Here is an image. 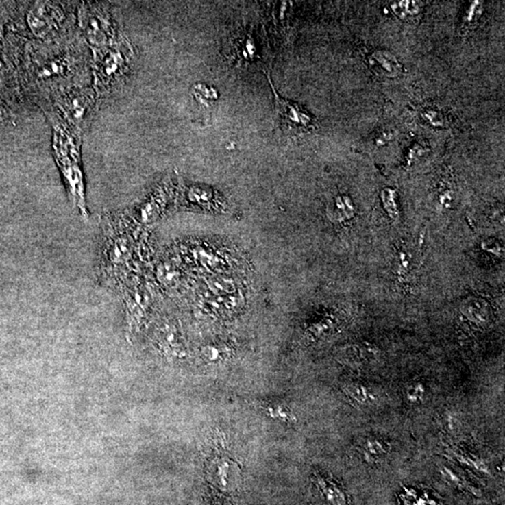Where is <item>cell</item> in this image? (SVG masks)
I'll return each instance as SVG.
<instances>
[{
	"label": "cell",
	"instance_id": "obj_1",
	"mask_svg": "<svg viewBox=\"0 0 505 505\" xmlns=\"http://www.w3.org/2000/svg\"><path fill=\"white\" fill-rule=\"evenodd\" d=\"M56 132L55 150L56 158L69 193L73 199V204L79 208L82 215L87 217L86 196H84V184L83 173L80 166V152L75 147L69 136L58 130Z\"/></svg>",
	"mask_w": 505,
	"mask_h": 505
},
{
	"label": "cell",
	"instance_id": "obj_2",
	"mask_svg": "<svg viewBox=\"0 0 505 505\" xmlns=\"http://www.w3.org/2000/svg\"><path fill=\"white\" fill-rule=\"evenodd\" d=\"M130 56L124 42L97 49L94 68L97 90L108 92L117 86L127 73Z\"/></svg>",
	"mask_w": 505,
	"mask_h": 505
},
{
	"label": "cell",
	"instance_id": "obj_3",
	"mask_svg": "<svg viewBox=\"0 0 505 505\" xmlns=\"http://www.w3.org/2000/svg\"><path fill=\"white\" fill-rule=\"evenodd\" d=\"M207 466V481L214 494L222 498L230 499L239 491L241 484L240 464L230 457L229 451L225 450L224 442Z\"/></svg>",
	"mask_w": 505,
	"mask_h": 505
},
{
	"label": "cell",
	"instance_id": "obj_4",
	"mask_svg": "<svg viewBox=\"0 0 505 505\" xmlns=\"http://www.w3.org/2000/svg\"><path fill=\"white\" fill-rule=\"evenodd\" d=\"M80 25L84 35L97 49L116 43V27L107 8L101 3H86L80 10Z\"/></svg>",
	"mask_w": 505,
	"mask_h": 505
},
{
	"label": "cell",
	"instance_id": "obj_5",
	"mask_svg": "<svg viewBox=\"0 0 505 505\" xmlns=\"http://www.w3.org/2000/svg\"><path fill=\"white\" fill-rule=\"evenodd\" d=\"M58 106L71 124L84 127L93 111V94L88 90L66 93L59 99Z\"/></svg>",
	"mask_w": 505,
	"mask_h": 505
},
{
	"label": "cell",
	"instance_id": "obj_6",
	"mask_svg": "<svg viewBox=\"0 0 505 505\" xmlns=\"http://www.w3.org/2000/svg\"><path fill=\"white\" fill-rule=\"evenodd\" d=\"M269 82L273 88L274 99H275V120L282 130L288 132H301L306 130L312 125V119L306 112L301 110L298 105L292 103L278 96L273 84L270 78Z\"/></svg>",
	"mask_w": 505,
	"mask_h": 505
},
{
	"label": "cell",
	"instance_id": "obj_7",
	"mask_svg": "<svg viewBox=\"0 0 505 505\" xmlns=\"http://www.w3.org/2000/svg\"><path fill=\"white\" fill-rule=\"evenodd\" d=\"M62 14L56 5L49 2H38L27 15L30 29L38 37H45L55 29L61 21Z\"/></svg>",
	"mask_w": 505,
	"mask_h": 505
},
{
	"label": "cell",
	"instance_id": "obj_8",
	"mask_svg": "<svg viewBox=\"0 0 505 505\" xmlns=\"http://www.w3.org/2000/svg\"><path fill=\"white\" fill-rule=\"evenodd\" d=\"M370 66L374 73L386 78H396L401 75L402 66L396 56L386 51H375L369 56Z\"/></svg>",
	"mask_w": 505,
	"mask_h": 505
},
{
	"label": "cell",
	"instance_id": "obj_9",
	"mask_svg": "<svg viewBox=\"0 0 505 505\" xmlns=\"http://www.w3.org/2000/svg\"><path fill=\"white\" fill-rule=\"evenodd\" d=\"M314 482L323 498L330 505H348L345 492L330 479L315 473Z\"/></svg>",
	"mask_w": 505,
	"mask_h": 505
},
{
	"label": "cell",
	"instance_id": "obj_10",
	"mask_svg": "<svg viewBox=\"0 0 505 505\" xmlns=\"http://www.w3.org/2000/svg\"><path fill=\"white\" fill-rule=\"evenodd\" d=\"M260 408L271 419L284 423L286 425H294L297 423L296 415L286 404L278 402H267L260 404Z\"/></svg>",
	"mask_w": 505,
	"mask_h": 505
},
{
	"label": "cell",
	"instance_id": "obj_11",
	"mask_svg": "<svg viewBox=\"0 0 505 505\" xmlns=\"http://www.w3.org/2000/svg\"><path fill=\"white\" fill-rule=\"evenodd\" d=\"M391 451L389 443L378 438H369L363 443V453L368 463H373L388 455Z\"/></svg>",
	"mask_w": 505,
	"mask_h": 505
},
{
	"label": "cell",
	"instance_id": "obj_12",
	"mask_svg": "<svg viewBox=\"0 0 505 505\" xmlns=\"http://www.w3.org/2000/svg\"><path fill=\"white\" fill-rule=\"evenodd\" d=\"M441 476L443 480L447 482V484L451 486H455L460 491L469 492V493L476 497V498H481L482 491L480 489L476 488L473 484L469 483L467 480L460 478V476L454 473L451 469L447 467H442L440 470Z\"/></svg>",
	"mask_w": 505,
	"mask_h": 505
},
{
	"label": "cell",
	"instance_id": "obj_13",
	"mask_svg": "<svg viewBox=\"0 0 505 505\" xmlns=\"http://www.w3.org/2000/svg\"><path fill=\"white\" fill-rule=\"evenodd\" d=\"M448 454L450 457L455 458L458 463L464 464V465L468 466V467L473 468V470L479 471V473L489 474V469L488 465L483 460L480 458L476 457L473 454L463 452L458 449H452V448H448Z\"/></svg>",
	"mask_w": 505,
	"mask_h": 505
},
{
	"label": "cell",
	"instance_id": "obj_14",
	"mask_svg": "<svg viewBox=\"0 0 505 505\" xmlns=\"http://www.w3.org/2000/svg\"><path fill=\"white\" fill-rule=\"evenodd\" d=\"M343 391L353 402L360 405H368L373 402V396L366 386L360 384H347Z\"/></svg>",
	"mask_w": 505,
	"mask_h": 505
},
{
	"label": "cell",
	"instance_id": "obj_15",
	"mask_svg": "<svg viewBox=\"0 0 505 505\" xmlns=\"http://www.w3.org/2000/svg\"><path fill=\"white\" fill-rule=\"evenodd\" d=\"M392 11L402 20L408 17L417 16L421 10V2L419 1H398L391 5Z\"/></svg>",
	"mask_w": 505,
	"mask_h": 505
},
{
	"label": "cell",
	"instance_id": "obj_16",
	"mask_svg": "<svg viewBox=\"0 0 505 505\" xmlns=\"http://www.w3.org/2000/svg\"><path fill=\"white\" fill-rule=\"evenodd\" d=\"M426 389L421 383H414L405 391L407 401L411 404H419L425 398Z\"/></svg>",
	"mask_w": 505,
	"mask_h": 505
},
{
	"label": "cell",
	"instance_id": "obj_17",
	"mask_svg": "<svg viewBox=\"0 0 505 505\" xmlns=\"http://www.w3.org/2000/svg\"><path fill=\"white\" fill-rule=\"evenodd\" d=\"M482 12L481 2L473 1L469 8L467 14H466V22L471 23L474 21V15L478 14L480 16Z\"/></svg>",
	"mask_w": 505,
	"mask_h": 505
},
{
	"label": "cell",
	"instance_id": "obj_18",
	"mask_svg": "<svg viewBox=\"0 0 505 505\" xmlns=\"http://www.w3.org/2000/svg\"><path fill=\"white\" fill-rule=\"evenodd\" d=\"M2 71H3V65H2V63L0 62V74H1Z\"/></svg>",
	"mask_w": 505,
	"mask_h": 505
}]
</instances>
